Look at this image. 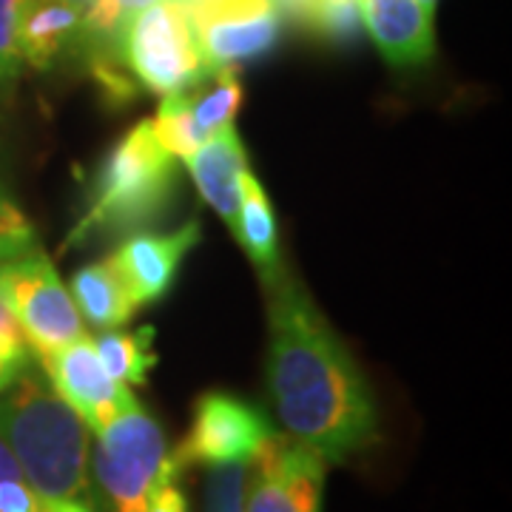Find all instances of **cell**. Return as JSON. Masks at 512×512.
<instances>
[{"label":"cell","instance_id":"obj_14","mask_svg":"<svg viewBox=\"0 0 512 512\" xmlns=\"http://www.w3.org/2000/svg\"><path fill=\"white\" fill-rule=\"evenodd\" d=\"M188 174L202 194V200L208 202L222 222L234 231L239 214V177L242 171H248L245 160V148L239 140L237 128L225 126L217 134H211L191 157H185Z\"/></svg>","mask_w":512,"mask_h":512},{"label":"cell","instance_id":"obj_22","mask_svg":"<svg viewBox=\"0 0 512 512\" xmlns=\"http://www.w3.org/2000/svg\"><path fill=\"white\" fill-rule=\"evenodd\" d=\"M29 0H0V92H9L23 72L18 52V26Z\"/></svg>","mask_w":512,"mask_h":512},{"label":"cell","instance_id":"obj_1","mask_svg":"<svg viewBox=\"0 0 512 512\" xmlns=\"http://www.w3.org/2000/svg\"><path fill=\"white\" fill-rule=\"evenodd\" d=\"M271 288L268 390L279 424L322 461H345L379 439L376 402L365 373L299 282Z\"/></svg>","mask_w":512,"mask_h":512},{"label":"cell","instance_id":"obj_9","mask_svg":"<svg viewBox=\"0 0 512 512\" xmlns=\"http://www.w3.org/2000/svg\"><path fill=\"white\" fill-rule=\"evenodd\" d=\"M248 464L242 512H319L325 461L305 444L274 433Z\"/></svg>","mask_w":512,"mask_h":512},{"label":"cell","instance_id":"obj_17","mask_svg":"<svg viewBox=\"0 0 512 512\" xmlns=\"http://www.w3.org/2000/svg\"><path fill=\"white\" fill-rule=\"evenodd\" d=\"M239 214L234 234L239 245L245 248V254L251 256L259 276L265 279V285H271L276 276L282 274L279 265V234H276V217L271 211V202L265 188L259 185L251 171H242L239 177Z\"/></svg>","mask_w":512,"mask_h":512},{"label":"cell","instance_id":"obj_19","mask_svg":"<svg viewBox=\"0 0 512 512\" xmlns=\"http://www.w3.org/2000/svg\"><path fill=\"white\" fill-rule=\"evenodd\" d=\"M205 83L208 89L191 94V117L202 140H208L220 128L234 126V117L242 106V83L234 66L214 72Z\"/></svg>","mask_w":512,"mask_h":512},{"label":"cell","instance_id":"obj_26","mask_svg":"<svg viewBox=\"0 0 512 512\" xmlns=\"http://www.w3.org/2000/svg\"><path fill=\"white\" fill-rule=\"evenodd\" d=\"M274 6L276 12H279V18H285L288 23H293V26L311 32L313 6H316V0H274Z\"/></svg>","mask_w":512,"mask_h":512},{"label":"cell","instance_id":"obj_5","mask_svg":"<svg viewBox=\"0 0 512 512\" xmlns=\"http://www.w3.org/2000/svg\"><path fill=\"white\" fill-rule=\"evenodd\" d=\"M120 57L134 83L160 97L200 89L211 77L180 0H154L137 12L123 32Z\"/></svg>","mask_w":512,"mask_h":512},{"label":"cell","instance_id":"obj_13","mask_svg":"<svg viewBox=\"0 0 512 512\" xmlns=\"http://www.w3.org/2000/svg\"><path fill=\"white\" fill-rule=\"evenodd\" d=\"M359 20L382 57L396 66H421L436 52L433 12L419 0H359Z\"/></svg>","mask_w":512,"mask_h":512},{"label":"cell","instance_id":"obj_7","mask_svg":"<svg viewBox=\"0 0 512 512\" xmlns=\"http://www.w3.org/2000/svg\"><path fill=\"white\" fill-rule=\"evenodd\" d=\"M274 433L271 421L251 402L231 393H205L194 407L188 436L180 441V447L174 450V456H168V461L174 473L194 464H248Z\"/></svg>","mask_w":512,"mask_h":512},{"label":"cell","instance_id":"obj_16","mask_svg":"<svg viewBox=\"0 0 512 512\" xmlns=\"http://www.w3.org/2000/svg\"><path fill=\"white\" fill-rule=\"evenodd\" d=\"M69 288H72L69 293H72L74 308L80 313V319L89 322L100 333L126 325L137 311L126 282H123V276L117 274L111 259L92 262V265L80 268L72 276Z\"/></svg>","mask_w":512,"mask_h":512},{"label":"cell","instance_id":"obj_24","mask_svg":"<svg viewBox=\"0 0 512 512\" xmlns=\"http://www.w3.org/2000/svg\"><path fill=\"white\" fill-rule=\"evenodd\" d=\"M359 26V0H316L311 32L330 40H350Z\"/></svg>","mask_w":512,"mask_h":512},{"label":"cell","instance_id":"obj_8","mask_svg":"<svg viewBox=\"0 0 512 512\" xmlns=\"http://www.w3.org/2000/svg\"><path fill=\"white\" fill-rule=\"evenodd\" d=\"M200 46L205 69H237V63L262 57L279 37L274 0H180Z\"/></svg>","mask_w":512,"mask_h":512},{"label":"cell","instance_id":"obj_6","mask_svg":"<svg viewBox=\"0 0 512 512\" xmlns=\"http://www.w3.org/2000/svg\"><path fill=\"white\" fill-rule=\"evenodd\" d=\"M0 305L37 356L83 336V319L74 308L72 293L66 291L49 256L37 248L0 262Z\"/></svg>","mask_w":512,"mask_h":512},{"label":"cell","instance_id":"obj_31","mask_svg":"<svg viewBox=\"0 0 512 512\" xmlns=\"http://www.w3.org/2000/svg\"><path fill=\"white\" fill-rule=\"evenodd\" d=\"M419 3H421V6H424V9H427V12H433L439 0H419Z\"/></svg>","mask_w":512,"mask_h":512},{"label":"cell","instance_id":"obj_23","mask_svg":"<svg viewBox=\"0 0 512 512\" xmlns=\"http://www.w3.org/2000/svg\"><path fill=\"white\" fill-rule=\"evenodd\" d=\"M245 476H248V464L211 467L208 490H205V512H242Z\"/></svg>","mask_w":512,"mask_h":512},{"label":"cell","instance_id":"obj_4","mask_svg":"<svg viewBox=\"0 0 512 512\" xmlns=\"http://www.w3.org/2000/svg\"><path fill=\"white\" fill-rule=\"evenodd\" d=\"M94 436V473L114 512H146L157 487L177 478L163 430L140 402L128 404Z\"/></svg>","mask_w":512,"mask_h":512},{"label":"cell","instance_id":"obj_10","mask_svg":"<svg viewBox=\"0 0 512 512\" xmlns=\"http://www.w3.org/2000/svg\"><path fill=\"white\" fill-rule=\"evenodd\" d=\"M37 359L52 382V390L86 421V427H92V433L123 413L128 404L137 402L126 384L111 379L89 336H80Z\"/></svg>","mask_w":512,"mask_h":512},{"label":"cell","instance_id":"obj_25","mask_svg":"<svg viewBox=\"0 0 512 512\" xmlns=\"http://www.w3.org/2000/svg\"><path fill=\"white\" fill-rule=\"evenodd\" d=\"M29 365V345L20 330H0V393H6Z\"/></svg>","mask_w":512,"mask_h":512},{"label":"cell","instance_id":"obj_3","mask_svg":"<svg viewBox=\"0 0 512 512\" xmlns=\"http://www.w3.org/2000/svg\"><path fill=\"white\" fill-rule=\"evenodd\" d=\"M177 157L154 137L151 120H143L111 148L92 185V202L72 239L86 234L134 237L163 220L177 194Z\"/></svg>","mask_w":512,"mask_h":512},{"label":"cell","instance_id":"obj_11","mask_svg":"<svg viewBox=\"0 0 512 512\" xmlns=\"http://www.w3.org/2000/svg\"><path fill=\"white\" fill-rule=\"evenodd\" d=\"M200 222H185L171 234H134L111 256L117 274L123 276L128 293L140 308L163 299L174 285L188 251L200 242Z\"/></svg>","mask_w":512,"mask_h":512},{"label":"cell","instance_id":"obj_12","mask_svg":"<svg viewBox=\"0 0 512 512\" xmlns=\"http://www.w3.org/2000/svg\"><path fill=\"white\" fill-rule=\"evenodd\" d=\"M154 0H92L80 23V57H86L97 83L109 92L111 100L126 103L134 97L137 83L123 74L120 43L123 32L137 12H143Z\"/></svg>","mask_w":512,"mask_h":512},{"label":"cell","instance_id":"obj_2","mask_svg":"<svg viewBox=\"0 0 512 512\" xmlns=\"http://www.w3.org/2000/svg\"><path fill=\"white\" fill-rule=\"evenodd\" d=\"M0 439L43 501H80L89 490V427L35 376L0 399Z\"/></svg>","mask_w":512,"mask_h":512},{"label":"cell","instance_id":"obj_15","mask_svg":"<svg viewBox=\"0 0 512 512\" xmlns=\"http://www.w3.org/2000/svg\"><path fill=\"white\" fill-rule=\"evenodd\" d=\"M80 23L83 12L74 6L29 0L18 26V52L23 66L49 72L66 57H80Z\"/></svg>","mask_w":512,"mask_h":512},{"label":"cell","instance_id":"obj_20","mask_svg":"<svg viewBox=\"0 0 512 512\" xmlns=\"http://www.w3.org/2000/svg\"><path fill=\"white\" fill-rule=\"evenodd\" d=\"M151 131L157 137V143L177 160L191 157L197 148L205 143L200 131L194 128V117H191V94L177 92L165 94L157 117L151 120Z\"/></svg>","mask_w":512,"mask_h":512},{"label":"cell","instance_id":"obj_27","mask_svg":"<svg viewBox=\"0 0 512 512\" xmlns=\"http://www.w3.org/2000/svg\"><path fill=\"white\" fill-rule=\"evenodd\" d=\"M146 512H188L185 510V498L174 487V481H165L157 487V493L151 495Z\"/></svg>","mask_w":512,"mask_h":512},{"label":"cell","instance_id":"obj_29","mask_svg":"<svg viewBox=\"0 0 512 512\" xmlns=\"http://www.w3.org/2000/svg\"><path fill=\"white\" fill-rule=\"evenodd\" d=\"M43 512H92L80 501H43Z\"/></svg>","mask_w":512,"mask_h":512},{"label":"cell","instance_id":"obj_28","mask_svg":"<svg viewBox=\"0 0 512 512\" xmlns=\"http://www.w3.org/2000/svg\"><path fill=\"white\" fill-rule=\"evenodd\" d=\"M15 478H23V473H20L15 456L9 453V447L0 439V484H3V481H15Z\"/></svg>","mask_w":512,"mask_h":512},{"label":"cell","instance_id":"obj_18","mask_svg":"<svg viewBox=\"0 0 512 512\" xmlns=\"http://www.w3.org/2000/svg\"><path fill=\"white\" fill-rule=\"evenodd\" d=\"M151 328L140 333L126 330H106L100 339H94V348L100 353V362L109 370L114 382L143 384L148 370L157 365V356L151 350Z\"/></svg>","mask_w":512,"mask_h":512},{"label":"cell","instance_id":"obj_30","mask_svg":"<svg viewBox=\"0 0 512 512\" xmlns=\"http://www.w3.org/2000/svg\"><path fill=\"white\" fill-rule=\"evenodd\" d=\"M52 3H66V6H74V9L86 12V6H89L92 0H52Z\"/></svg>","mask_w":512,"mask_h":512},{"label":"cell","instance_id":"obj_21","mask_svg":"<svg viewBox=\"0 0 512 512\" xmlns=\"http://www.w3.org/2000/svg\"><path fill=\"white\" fill-rule=\"evenodd\" d=\"M37 248L35 225L23 214L12 194L0 185V262L29 254Z\"/></svg>","mask_w":512,"mask_h":512}]
</instances>
